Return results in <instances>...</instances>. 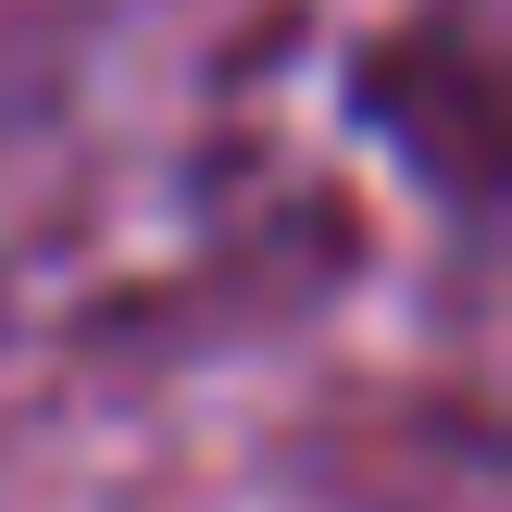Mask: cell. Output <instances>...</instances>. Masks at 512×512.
<instances>
[]
</instances>
